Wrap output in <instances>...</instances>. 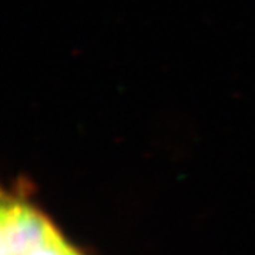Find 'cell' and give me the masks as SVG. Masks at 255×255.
I'll return each mask as SVG.
<instances>
[{
  "mask_svg": "<svg viewBox=\"0 0 255 255\" xmlns=\"http://www.w3.org/2000/svg\"><path fill=\"white\" fill-rule=\"evenodd\" d=\"M0 243L1 255H81L40 210L17 199L1 204Z\"/></svg>",
  "mask_w": 255,
  "mask_h": 255,
  "instance_id": "6da1fadb",
  "label": "cell"
}]
</instances>
